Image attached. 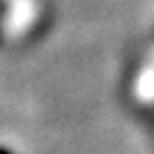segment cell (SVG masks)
<instances>
[{
    "label": "cell",
    "mask_w": 154,
    "mask_h": 154,
    "mask_svg": "<svg viewBox=\"0 0 154 154\" xmlns=\"http://www.w3.org/2000/svg\"><path fill=\"white\" fill-rule=\"evenodd\" d=\"M0 154H11V150L9 148H0Z\"/></svg>",
    "instance_id": "6da1fadb"
}]
</instances>
